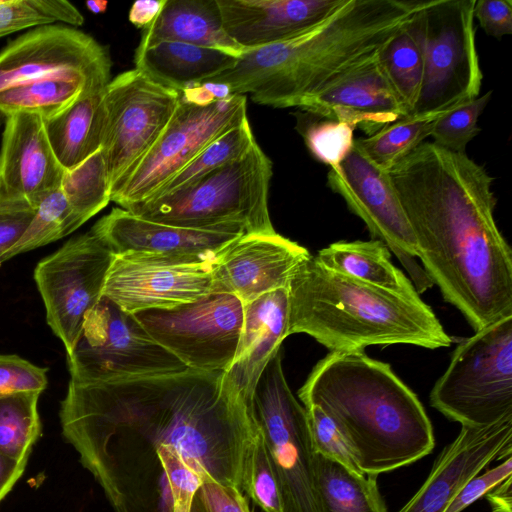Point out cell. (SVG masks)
Here are the masks:
<instances>
[{"mask_svg": "<svg viewBox=\"0 0 512 512\" xmlns=\"http://www.w3.org/2000/svg\"><path fill=\"white\" fill-rule=\"evenodd\" d=\"M288 292V335L308 334L330 352L392 344L436 349L452 343L420 297L356 280L312 255L294 271Z\"/></svg>", "mask_w": 512, "mask_h": 512, "instance_id": "obj_5", "label": "cell"}, {"mask_svg": "<svg viewBox=\"0 0 512 512\" xmlns=\"http://www.w3.org/2000/svg\"><path fill=\"white\" fill-rule=\"evenodd\" d=\"M196 491L203 512H251L243 492L204 475Z\"/></svg>", "mask_w": 512, "mask_h": 512, "instance_id": "obj_43", "label": "cell"}, {"mask_svg": "<svg viewBox=\"0 0 512 512\" xmlns=\"http://www.w3.org/2000/svg\"><path fill=\"white\" fill-rule=\"evenodd\" d=\"M272 175L270 158L255 142L243 156L191 185L126 210L183 228L274 233L268 207Z\"/></svg>", "mask_w": 512, "mask_h": 512, "instance_id": "obj_6", "label": "cell"}, {"mask_svg": "<svg viewBox=\"0 0 512 512\" xmlns=\"http://www.w3.org/2000/svg\"><path fill=\"white\" fill-rule=\"evenodd\" d=\"M424 8L379 54L383 70L409 115L418 102L424 75Z\"/></svg>", "mask_w": 512, "mask_h": 512, "instance_id": "obj_31", "label": "cell"}, {"mask_svg": "<svg viewBox=\"0 0 512 512\" xmlns=\"http://www.w3.org/2000/svg\"><path fill=\"white\" fill-rule=\"evenodd\" d=\"M255 142L256 140L247 118L241 124L229 129L207 145L149 200L171 194L191 185L217 168L243 156Z\"/></svg>", "mask_w": 512, "mask_h": 512, "instance_id": "obj_34", "label": "cell"}, {"mask_svg": "<svg viewBox=\"0 0 512 512\" xmlns=\"http://www.w3.org/2000/svg\"><path fill=\"white\" fill-rule=\"evenodd\" d=\"M288 319V288L276 289L244 305L240 338L223 380L250 408L261 374L289 336Z\"/></svg>", "mask_w": 512, "mask_h": 512, "instance_id": "obj_25", "label": "cell"}, {"mask_svg": "<svg viewBox=\"0 0 512 512\" xmlns=\"http://www.w3.org/2000/svg\"><path fill=\"white\" fill-rule=\"evenodd\" d=\"M88 10L94 14H100L106 11L108 2L107 1H87L85 3Z\"/></svg>", "mask_w": 512, "mask_h": 512, "instance_id": "obj_51", "label": "cell"}, {"mask_svg": "<svg viewBox=\"0 0 512 512\" xmlns=\"http://www.w3.org/2000/svg\"><path fill=\"white\" fill-rule=\"evenodd\" d=\"M314 476L321 512H388L376 475L357 474L315 453Z\"/></svg>", "mask_w": 512, "mask_h": 512, "instance_id": "obj_30", "label": "cell"}, {"mask_svg": "<svg viewBox=\"0 0 512 512\" xmlns=\"http://www.w3.org/2000/svg\"><path fill=\"white\" fill-rule=\"evenodd\" d=\"M83 224L71 208L61 187H58L40 202L26 230L3 256L1 264L18 254L57 241Z\"/></svg>", "mask_w": 512, "mask_h": 512, "instance_id": "obj_35", "label": "cell"}, {"mask_svg": "<svg viewBox=\"0 0 512 512\" xmlns=\"http://www.w3.org/2000/svg\"><path fill=\"white\" fill-rule=\"evenodd\" d=\"M213 260L174 264L115 256L106 276L102 296L131 314L193 302L213 293Z\"/></svg>", "mask_w": 512, "mask_h": 512, "instance_id": "obj_22", "label": "cell"}, {"mask_svg": "<svg viewBox=\"0 0 512 512\" xmlns=\"http://www.w3.org/2000/svg\"><path fill=\"white\" fill-rule=\"evenodd\" d=\"M418 0H345L321 23L285 42L244 50L209 79L259 105L299 108L334 76L377 54L427 5Z\"/></svg>", "mask_w": 512, "mask_h": 512, "instance_id": "obj_3", "label": "cell"}, {"mask_svg": "<svg viewBox=\"0 0 512 512\" xmlns=\"http://www.w3.org/2000/svg\"><path fill=\"white\" fill-rule=\"evenodd\" d=\"M440 115H409L355 141L371 161L388 171L430 137Z\"/></svg>", "mask_w": 512, "mask_h": 512, "instance_id": "obj_33", "label": "cell"}, {"mask_svg": "<svg viewBox=\"0 0 512 512\" xmlns=\"http://www.w3.org/2000/svg\"><path fill=\"white\" fill-rule=\"evenodd\" d=\"M251 408L276 475L282 512H321L307 411L286 381L282 349L261 374Z\"/></svg>", "mask_w": 512, "mask_h": 512, "instance_id": "obj_8", "label": "cell"}, {"mask_svg": "<svg viewBox=\"0 0 512 512\" xmlns=\"http://www.w3.org/2000/svg\"><path fill=\"white\" fill-rule=\"evenodd\" d=\"M311 254L277 232L244 234L212 262L213 293L236 296L244 305L279 288H288L296 268Z\"/></svg>", "mask_w": 512, "mask_h": 512, "instance_id": "obj_20", "label": "cell"}, {"mask_svg": "<svg viewBox=\"0 0 512 512\" xmlns=\"http://www.w3.org/2000/svg\"><path fill=\"white\" fill-rule=\"evenodd\" d=\"M473 15L489 36L500 39L512 33L511 0H475Z\"/></svg>", "mask_w": 512, "mask_h": 512, "instance_id": "obj_45", "label": "cell"}, {"mask_svg": "<svg viewBox=\"0 0 512 512\" xmlns=\"http://www.w3.org/2000/svg\"><path fill=\"white\" fill-rule=\"evenodd\" d=\"M247 97L233 94L208 106L180 97L176 109L153 146L112 190L111 201L121 208L145 202L207 145L247 119Z\"/></svg>", "mask_w": 512, "mask_h": 512, "instance_id": "obj_12", "label": "cell"}, {"mask_svg": "<svg viewBox=\"0 0 512 512\" xmlns=\"http://www.w3.org/2000/svg\"><path fill=\"white\" fill-rule=\"evenodd\" d=\"M83 23L81 12L67 0H0V38L43 25Z\"/></svg>", "mask_w": 512, "mask_h": 512, "instance_id": "obj_37", "label": "cell"}, {"mask_svg": "<svg viewBox=\"0 0 512 512\" xmlns=\"http://www.w3.org/2000/svg\"><path fill=\"white\" fill-rule=\"evenodd\" d=\"M418 259L474 331L512 316V251L494 218L493 178L466 153L424 142L388 170Z\"/></svg>", "mask_w": 512, "mask_h": 512, "instance_id": "obj_2", "label": "cell"}, {"mask_svg": "<svg viewBox=\"0 0 512 512\" xmlns=\"http://www.w3.org/2000/svg\"><path fill=\"white\" fill-rule=\"evenodd\" d=\"M65 172L52 150L41 116H6L0 148V204L36 210L49 193L60 187Z\"/></svg>", "mask_w": 512, "mask_h": 512, "instance_id": "obj_21", "label": "cell"}, {"mask_svg": "<svg viewBox=\"0 0 512 512\" xmlns=\"http://www.w3.org/2000/svg\"><path fill=\"white\" fill-rule=\"evenodd\" d=\"M475 0H430L422 10L424 75L410 115L442 114L479 96L483 74L475 41Z\"/></svg>", "mask_w": 512, "mask_h": 512, "instance_id": "obj_9", "label": "cell"}, {"mask_svg": "<svg viewBox=\"0 0 512 512\" xmlns=\"http://www.w3.org/2000/svg\"><path fill=\"white\" fill-rule=\"evenodd\" d=\"M379 54L334 76L299 108L326 120L347 123L367 136L409 116L383 70Z\"/></svg>", "mask_w": 512, "mask_h": 512, "instance_id": "obj_19", "label": "cell"}, {"mask_svg": "<svg viewBox=\"0 0 512 512\" xmlns=\"http://www.w3.org/2000/svg\"><path fill=\"white\" fill-rule=\"evenodd\" d=\"M36 210L0 204V264L3 256L20 239Z\"/></svg>", "mask_w": 512, "mask_h": 512, "instance_id": "obj_46", "label": "cell"}, {"mask_svg": "<svg viewBox=\"0 0 512 512\" xmlns=\"http://www.w3.org/2000/svg\"><path fill=\"white\" fill-rule=\"evenodd\" d=\"M430 404L461 426L483 427L512 416V316L457 346Z\"/></svg>", "mask_w": 512, "mask_h": 512, "instance_id": "obj_7", "label": "cell"}, {"mask_svg": "<svg viewBox=\"0 0 512 512\" xmlns=\"http://www.w3.org/2000/svg\"><path fill=\"white\" fill-rule=\"evenodd\" d=\"M47 368L12 354H0V397L22 391L42 393L47 387Z\"/></svg>", "mask_w": 512, "mask_h": 512, "instance_id": "obj_42", "label": "cell"}, {"mask_svg": "<svg viewBox=\"0 0 512 512\" xmlns=\"http://www.w3.org/2000/svg\"><path fill=\"white\" fill-rule=\"evenodd\" d=\"M493 512H512V476L485 495Z\"/></svg>", "mask_w": 512, "mask_h": 512, "instance_id": "obj_49", "label": "cell"}, {"mask_svg": "<svg viewBox=\"0 0 512 512\" xmlns=\"http://www.w3.org/2000/svg\"><path fill=\"white\" fill-rule=\"evenodd\" d=\"M91 229L116 257L174 264L211 261L245 234L240 230H200L162 224L123 208H113Z\"/></svg>", "mask_w": 512, "mask_h": 512, "instance_id": "obj_18", "label": "cell"}, {"mask_svg": "<svg viewBox=\"0 0 512 512\" xmlns=\"http://www.w3.org/2000/svg\"><path fill=\"white\" fill-rule=\"evenodd\" d=\"M60 187L84 223L105 208L111 201V189L101 150L66 170Z\"/></svg>", "mask_w": 512, "mask_h": 512, "instance_id": "obj_36", "label": "cell"}, {"mask_svg": "<svg viewBox=\"0 0 512 512\" xmlns=\"http://www.w3.org/2000/svg\"><path fill=\"white\" fill-rule=\"evenodd\" d=\"M39 397L40 393L32 391L0 397V454L17 463L27 464L41 434Z\"/></svg>", "mask_w": 512, "mask_h": 512, "instance_id": "obj_32", "label": "cell"}, {"mask_svg": "<svg viewBox=\"0 0 512 512\" xmlns=\"http://www.w3.org/2000/svg\"><path fill=\"white\" fill-rule=\"evenodd\" d=\"M149 336L188 369L224 372L236 352L244 304L234 295L211 293L196 301L134 314Z\"/></svg>", "mask_w": 512, "mask_h": 512, "instance_id": "obj_13", "label": "cell"}, {"mask_svg": "<svg viewBox=\"0 0 512 512\" xmlns=\"http://www.w3.org/2000/svg\"><path fill=\"white\" fill-rule=\"evenodd\" d=\"M318 406L347 440L359 469L376 475L430 454L432 424L415 393L391 367L364 351L330 352L298 391Z\"/></svg>", "mask_w": 512, "mask_h": 512, "instance_id": "obj_4", "label": "cell"}, {"mask_svg": "<svg viewBox=\"0 0 512 512\" xmlns=\"http://www.w3.org/2000/svg\"><path fill=\"white\" fill-rule=\"evenodd\" d=\"M59 417L80 459L168 446L200 478L208 475L240 491L259 430L252 409L227 386L223 372L188 368L108 382L70 378Z\"/></svg>", "mask_w": 512, "mask_h": 512, "instance_id": "obj_1", "label": "cell"}, {"mask_svg": "<svg viewBox=\"0 0 512 512\" xmlns=\"http://www.w3.org/2000/svg\"><path fill=\"white\" fill-rule=\"evenodd\" d=\"M238 57L221 50L162 41L137 47L135 68L153 82L178 92L233 68Z\"/></svg>", "mask_w": 512, "mask_h": 512, "instance_id": "obj_26", "label": "cell"}, {"mask_svg": "<svg viewBox=\"0 0 512 512\" xmlns=\"http://www.w3.org/2000/svg\"><path fill=\"white\" fill-rule=\"evenodd\" d=\"M512 456V416L483 427L462 426L398 512H445L463 486L494 460Z\"/></svg>", "mask_w": 512, "mask_h": 512, "instance_id": "obj_23", "label": "cell"}, {"mask_svg": "<svg viewBox=\"0 0 512 512\" xmlns=\"http://www.w3.org/2000/svg\"><path fill=\"white\" fill-rule=\"evenodd\" d=\"M190 512H203L202 506H201L198 498L196 497V495H195L194 500L192 502V506H191Z\"/></svg>", "mask_w": 512, "mask_h": 512, "instance_id": "obj_52", "label": "cell"}, {"mask_svg": "<svg viewBox=\"0 0 512 512\" xmlns=\"http://www.w3.org/2000/svg\"><path fill=\"white\" fill-rule=\"evenodd\" d=\"M180 97L136 68L110 80L100 101V150L111 192L161 135Z\"/></svg>", "mask_w": 512, "mask_h": 512, "instance_id": "obj_11", "label": "cell"}, {"mask_svg": "<svg viewBox=\"0 0 512 512\" xmlns=\"http://www.w3.org/2000/svg\"><path fill=\"white\" fill-rule=\"evenodd\" d=\"M70 378L108 382L182 372L187 367L154 341L134 314L102 296L66 354Z\"/></svg>", "mask_w": 512, "mask_h": 512, "instance_id": "obj_10", "label": "cell"}, {"mask_svg": "<svg viewBox=\"0 0 512 512\" xmlns=\"http://www.w3.org/2000/svg\"><path fill=\"white\" fill-rule=\"evenodd\" d=\"M103 91L81 97L55 116L44 119L52 150L66 170L79 165L100 149Z\"/></svg>", "mask_w": 512, "mask_h": 512, "instance_id": "obj_29", "label": "cell"}, {"mask_svg": "<svg viewBox=\"0 0 512 512\" xmlns=\"http://www.w3.org/2000/svg\"><path fill=\"white\" fill-rule=\"evenodd\" d=\"M315 257L323 266L356 280L420 297L411 280L393 265L389 248L380 240L335 242Z\"/></svg>", "mask_w": 512, "mask_h": 512, "instance_id": "obj_28", "label": "cell"}, {"mask_svg": "<svg viewBox=\"0 0 512 512\" xmlns=\"http://www.w3.org/2000/svg\"><path fill=\"white\" fill-rule=\"evenodd\" d=\"M305 409L314 453L330 458L357 474H364L334 421L318 406H306Z\"/></svg>", "mask_w": 512, "mask_h": 512, "instance_id": "obj_41", "label": "cell"}, {"mask_svg": "<svg viewBox=\"0 0 512 512\" xmlns=\"http://www.w3.org/2000/svg\"><path fill=\"white\" fill-rule=\"evenodd\" d=\"M510 476H512V456L485 473L471 478L457 493L445 512H462Z\"/></svg>", "mask_w": 512, "mask_h": 512, "instance_id": "obj_44", "label": "cell"}, {"mask_svg": "<svg viewBox=\"0 0 512 512\" xmlns=\"http://www.w3.org/2000/svg\"><path fill=\"white\" fill-rule=\"evenodd\" d=\"M94 478L115 512H190L202 481L168 446L122 458Z\"/></svg>", "mask_w": 512, "mask_h": 512, "instance_id": "obj_17", "label": "cell"}, {"mask_svg": "<svg viewBox=\"0 0 512 512\" xmlns=\"http://www.w3.org/2000/svg\"><path fill=\"white\" fill-rule=\"evenodd\" d=\"M242 491H245L264 512H282L276 475L260 429L245 462Z\"/></svg>", "mask_w": 512, "mask_h": 512, "instance_id": "obj_38", "label": "cell"}, {"mask_svg": "<svg viewBox=\"0 0 512 512\" xmlns=\"http://www.w3.org/2000/svg\"><path fill=\"white\" fill-rule=\"evenodd\" d=\"M25 467V464L12 461L0 454V502L22 476Z\"/></svg>", "mask_w": 512, "mask_h": 512, "instance_id": "obj_48", "label": "cell"}, {"mask_svg": "<svg viewBox=\"0 0 512 512\" xmlns=\"http://www.w3.org/2000/svg\"><path fill=\"white\" fill-rule=\"evenodd\" d=\"M184 101L196 106H208L217 101L206 83L185 88L181 92Z\"/></svg>", "mask_w": 512, "mask_h": 512, "instance_id": "obj_50", "label": "cell"}, {"mask_svg": "<svg viewBox=\"0 0 512 512\" xmlns=\"http://www.w3.org/2000/svg\"><path fill=\"white\" fill-rule=\"evenodd\" d=\"M162 41L213 48L235 57L244 52L224 31L217 0H165L155 20L143 29L138 47Z\"/></svg>", "mask_w": 512, "mask_h": 512, "instance_id": "obj_27", "label": "cell"}, {"mask_svg": "<svg viewBox=\"0 0 512 512\" xmlns=\"http://www.w3.org/2000/svg\"><path fill=\"white\" fill-rule=\"evenodd\" d=\"M345 0H217L226 34L243 50L293 39Z\"/></svg>", "mask_w": 512, "mask_h": 512, "instance_id": "obj_24", "label": "cell"}, {"mask_svg": "<svg viewBox=\"0 0 512 512\" xmlns=\"http://www.w3.org/2000/svg\"><path fill=\"white\" fill-rule=\"evenodd\" d=\"M354 130L347 123L325 119L307 125L302 135L313 157L332 168L351 151L355 141Z\"/></svg>", "mask_w": 512, "mask_h": 512, "instance_id": "obj_40", "label": "cell"}, {"mask_svg": "<svg viewBox=\"0 0 512 512\" xmlns=\"http://www.w3.org/2000/svg\"><path fill=\"white\" fill-rule=\"evenodd\" d=\"M108 49L64 24L30 29L0 51V92L55 79L84 82L102 91L111 80Z\"/></svg>", "mask_w": 512, "mask_h": 512, "instance_id": "obj_14", "label": "cell"}, {"mask_svg": "<svg viewBox=\"0 0 512 512\" xmlns=\"http://www.w3.org/2000/svg\"><path fill=\"white\" fill-rule=\"evenodd\" d=\"M327 185L363 220L372 239L382 241L395 254L418 294L433 285L416 260L414 235L388 171L371 161L356 141L345 159L330 168Z\"/></svg>", "mask_w": 512, "mask_h": 512, "instance_id": "obj_16", "label": "cell"}, {"mask_svg": "<svg viewBox=\"0 0 512 512\" xmlns=\"http://www.w3.org/2000/svg\"><path fill=\"white\" fill-rule=\"evenodd\" d=\"M491 91L441 114L430 137L437 146L465 153L468 143L480 132L478 118L488 104Z\"/></svg>", "mask_w": 512, "mask_h": 512, "instance_id": "obj_39", "label": "cell"}, {"mask_svg": "<svg viewBox=\"0 0 512 512\" xmlns=\"http://www.w3.org/2000/svg\"><path fill=\"white\" fill-rule=\"evenodd\" d=\"M114 254L92 230L70 238L38 262L34 281L42 297L46 321L64 345L74 347L86 314L102 297Z\"/></svg>", "mask_w": 512, "mask_h": 512, "instance_id": "obj_15", "label": "cell"}, {"mask_svg": "<svg viewBox=\"0 0 512 512\" xmlns=\"http://www.w3.org/2000/svg\"><path fill=\"white\" fill-rule=\"evenodd\" d=\"M165 0H138L129 11V21L142 30L150 25L160 13Z\"/></svg>", "mask_w": 512, "mask_h": 512, "instance_id": "obj_47", "label": "cell"}, {"mask_svg": "<svg viewBox=\"0 0 512 512\" xmlns=\"http://www.w3.org/2000/svg\"><path fill=\"white\" fill-rule=\"evenodd\" d=\"M5 118H6V116L4 114L0 113V128H1L2 124H4Z\"/></svg>", "mask_w": 512, "mask_h": 512, "instance_id": "obj_53", "label": "cell"}]
</instances>
